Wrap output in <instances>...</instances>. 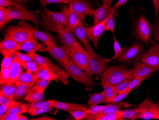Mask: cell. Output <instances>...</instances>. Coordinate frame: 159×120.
Instances as JSON below:
<instances>
[{"instance_id":"cell-5","label":"cell","mask_w":159,"mask_h":120,"mask_svg":"<svg viewBox=\"0 0 159 120\" xmlns=\"http://www.w3.org/2000/svg\"><path fill=\"white\" fill-rule=\"evenodd\" d=\"M90 55L88 66L84 71L90 76L103 73L108 68V64L112 60L111 59L101 57L95 52Z\"/></svg>"},{"instance_id":"cell-44","label":"cell","mask_w":159,"mask_h":120,"mask_svg":"<svg viewBox=\"0 0 159 120\" xmlns=\"http://www.w3.org/2000/svg\"><path fill=\"white\" fill-rule=\"evenodd\" d=\"M71 116H73L76 120H80L82 119L88 120L91 114L86 113L83 110H77L70 113Z\"/></svg>"},{"instance_id":"cell-14","label":"cell","mask_w":159,"mask_h":120,"mask_svg":"<svg viewBox=\"0 0 159 120\" xmlns=\"http://www.w3.org/2000/svg\"><path fill=\"white\" fill-rule=\"evenodd\" d=\"M158 70L157 68L147 65L142 62H136L133 69V74L131 77L133 79L139 78L146 79L151 74L158 71Z\"/></svg>"},{"instance_id":"cell-16","label":"cell","mask_w":159,"mask_h":120,"mask_svg":"<svg viewBox=\"0 0 159 120\" xmlns=\"http://www.w3.org/2000/svg\"><path fill=\"white\" fill-rule=\"evenodd\" d=\"M57 34L58 35L61 43L63 46L68 47L69 49L82 46L76 39L73 33L66 27Z\"/></svg>"},{"instance_id":"cell-4","label":"cell","mask_w":159,"mask_h":120,"mask_svg":"<svg viewBox=\"0 0 159 120\" xmlns=\"http://www.w3.org/2000/svg\"><path fill=\"white\" fill-rule=\"evenodd\" d=\"M61 66L67 71L70 76L77 82L87 86H93L95 84L92 76H89L84 70L78 67L73 60L68 64Z\"/></svg>"},{"instance_id":"cell-23","label":"cell","mask_w":159,"mask_h":120,"mask_svg":"<svg viewBox=\"0 0 159 120\" xmlns=\"http://www.w3.org/2000/svg\"><path fill=\"white\" fill-rule=\"evenodd\" d=\"M18 43L8 34H6L4 39L0 43V52L3 54L7 52L16 50Z\"/></svg>"},{"instance_id":"cell-38","label":"cell","mask_w":159,"mask_h":120,"mask_svg":"<svg viewBox=\"0 0 159 120\" xmlns=\"http://www.w3.org/2000/svg\"><path fill=\"white\" fill-rule=\"evenodd\" d=\"M113 49H114V55L112 58L111 60H116L119 58L124 52L126 47H121L119 43L116 38L115 35L114 36V42H113Z\"/></svg>"},{"instance_id":"cell-45","label":"cell","mask_w":159,"mask_h":120,"mask_svg":"<svg viewBox=\"0 0 159 120\" xmlns=\"http://www.w3.org/2000/svg\"><path fill=\"white\" fill-rule=\"evenodd\" d=\"M1 120H27L25 115L22 114H4L0 117Z\"/></svg>"},{"instance_id":"cell-50","label":"cell","mask_w":159,"mask_h":120,"mask_svg":"<svg viewBox=\"0 0 159 120\" xmlns=\"http://www.w3.org/2000/svg\"><path fill=\"white\" fill-rule=\"evenodd\" d=\"M18 103H20L19 102L14 101V98L0 94V104H9L12 106Z\"/></svg>"},{"instance_id":"cell-32","label":"cell","mask_w":159,"mask_h":120,"mask_svg":"<svg viewBox=\"0 0 159 120\" xmlns=\"http://www.w3.org/2000/svg\"><path fill=\"white\" fill-rule=\"evenodd\" d=\"M100 84L104 89V93L107 100V103H110L112 98L115 97L118 94L115 89V87L108 83L101 82Z\"/></svg>"},{"instance_id":"cell-35","label":"cell","mask_w":159,"mask_h":120,"mask_svg":"<svg viewBox=\"0 0 159 120\" xmlns=\"http://www.w3.org/2000/svg\"><path fill=\"white\" fill-rule=\"evenodd\" d=\"M43 67L34 60L29 62L23 61V67L27 70V71L35 75L37 74Z\"/></svg>"},{"instance_id":"cell-61","label":"cell","mask_w":159,"mask_h":120,"mask_svg":"<svg viewBox=\"0 0 159 120\" xmlns=\"http://www.w3.org/2000/svg\"><path fill=\"white\" fill-rule=\"evenodd\" d=\"M103 3H106L108 5L111 6V3H112V0H102Z\"/></svg>"},{"instance_id":"cell-26","label":"cell","mask_w":159,"mask_h":120,"mask_svg":"<svg viewBox=\"0 0 159 120\" xmlns=\"http://www.w3.org/2000/svg\"><path fill=\"white\" fill-rule=\"evenodd\" d=\"M16 83L17 86V90L14 99L17 100H20L26 95L35 84L24 83L18 81H17Z\"/></svg>"},{"instance_id":"cell-19","label":"cell","mask_w":159,"mask_h":120,"mask_svg":"<svg viewBox=\"0 0 159 120\" xmlns=\"http://www.w3.org/2000/svg\"><path fill=\"white\" fill-rule=\"evenodd\" d=\"M62 9L64 10L66 13L67 23L66 27L73 33L76 27L83 24V21L75 12L70 9V6H63Z\"/></svg>"},{"instance_id":"cell-12","label":"cell","mask_w":159,"mask_h":120,"mask_svg":"<svg viewBox=\"0 0 159 120\" xmlns=\"http://www.w3.org/2000/svg\"><path fill=\"white\" fill-rule=\"evenodd\" d=\"M19 26L25 27L33 33L34 36L45 44L46 46L53 44H56V39L51 34L44 31H39L34 27L28 24L25 21L20 20L18 23Z\"/></svg>"},{"instance_id":"cell-1","label":"cell","mask_w":159,"mask_h":120,"mask_svg":"<svg viewBox=\"0 0 159 120\" xmlns=\"http://www.w3.org/2000/svg\"><path fill=\"white\" fill-rule=\"evenodd\" d=\"M42 17L43 25L48 31L58 33L66 27L67 23L66 13L63 9L60 12H55L45 8Z\"/></svg>"},{"instance_id":"cell-37","label":"cell","mask_w":159,"mask_h":120,"mask_svg":"<svg viewBox=\"0 0 159 120\" xmlns=\"http://www.w3.org/2000/svg\"><path fill=\"white\" fill-rule=\"evenodd\" d=\"M55 101L54 100H48L45 101H40V102L32 103L29 104V108H54V103Z\"/></svg>"},{"instance_id":"cell-27","label":"cell","mask_w":159,"mask_h":120,"mask_svg":"<svg viewBox=\"0 0 159 120\" xmlns=\"http://www.w3.org/2000/svg\"><path fill=\"white\" fill-rule=\"evenodd\" d=\"M43 93L34 85L26 95L25 100L31 103L43 101L44 100Z\"/></svg>"},{"instance_id":"cell-46","label":"cell","mask_w":159,"mask_h":120,"mask_svg":"<svg viewBox=\"0 0 159 120\" xmlns=\"http://www.w3.org/2000/svg\"><path fill=\"white\" fill-rule=\"evenodd\" d=\"M51 81L52 80H48V79H39L37 82L35 84L34 86L40 91L44 93L47 87L51 82Z\"/></svg>"},{"instance_id":"cell-54","label":"cell","mask_w":159,"mask_h":120,"mask_svg":"<svg viewBox=\"0 0 159 120\" xmlns=\"http://www.w3.org/2000/svg\"><path fill=\"white\" fill-rule=\"evenodd\" d=\"M155 26L153 27V33L154 34V39L159 43V17L156 20Z\"/></svg>"},{"instance_id":"cell-28","label":"cell","mask_w":159,"mask_h":120,"mask_svg":"<svg viewBox=\"0 0 159 120\" xmlns=\"http://www.w3.org/2000/svg\"><path fill=\"white\" fill-rule=\"evenodd\" d=\"M16 90L17 86L16 83L8 82L1 85L0 94H2L6 96L14 99Z\"/></svg>"},{"instance_id":"cell-62","label":"cell","mask_w":159,"mask_h":120,"mask_svg":"<svg viewBox=\"0 0 159 120\" xmlns=\"http://www.w3.org/2000/svg\"><path fill=\"white\" fill-rule=\"evenodd\" d=\"M158 120H159V113L158 114Z\"/></svg>"},{"instance_id":"cell-41","label":"cell","mask_w":159,"mask_h":120,"mask_svg":"<svg viewBox=\"0 0 159 120\" xmlns=\"http://www.w3.org/2000/svg\"><path fill=\"white\" fill-rule=\"evenodd\" d=\"M116 10L113 11L109 17L108 18L106 26H105L104 32L106 31H111L113 34L115 33V17H114V13Z\"/></svg>"},{"instance_id":"cell-21","label":"cell","mask_w":159,"mask_h":120,"mask_svg":"<svg viewBox=\"0 0 159 120\" xmlns=\"http://www.w3.org/2000/svg\"><path fill=\"white\" fill-rule=\"evenodd\" d=\"M108 104L106 105V107L103 109V111L98 113L96 114H108L117 113L119 111L121 110L123 108H129L133 107L134 105L129 104L128 103L126 102H112L108 103Z\"/></svg>"},{"instance_id":"cell-47","label":"cell","mask_w":159,"mask_h":120,"mask_svg":"<svg viewBox=\"0 0 159 120\" xmlns=\"http://www.w3.org/2000/svg\"><path fill=\"white\" fill-rule=\"evenodd\" d=\"M53 107L47 108H29L27 113L32 116H36L39 114H43V113L51 112L53 110Z\"/></svg>"},{"instance_id":"cell-48","label":"cell","mask_w":159,"mask_h":120,"mask_svg":"<svg viewBox=\"0 0 159 120\" xmlns=\"http://www.w3.org/2000/svg\"><path fill=\"white\" fill-rule=\"evenodd\" d=\"M145 79H144L139 78H135L133 79L129 82L126 92L129 93H131V91L134 89L138 88L140 85L141 83Z\"/></svg>"},{"instance_id":"cell-59","label":"cell","mask_w":159,"mask_h":120,"mask_svg":"<svg viewBox=\"0 0 159 120\" xmlns=\"http://www.w3.org/2000/svg\"><path fill=\"white\" fill-rule=\"evenodd\" d=\"M32 120H56V119H53V118H51L50 117H47V116H43L40 118H35V119H32Z\"/></svg>"},{"instance_id":"cell-9","label":"cell","mask_w":159,"mask_h":120,"mask_svg":"<svg viewBox=\"0 0 159 120\" xmlns=\"http://www.w3.org/2000/svg\"><path fill=\"white\" fill-rule=\"evenodd\" d=\"M6 33L18 44L22 43L34 36L33 33L28 28L19 25L9 27L6 30Z\"/></svg>"},{"instance_id":"cell-18","label":"cell","mask_w":159,"mask_h":120,"mask_svg":"<svg viewBox=\"0 0 159 120\" xmlns=\"http://www.w3.org/2000/svg\"><path fill=\"white\" fill-rule=\"evenodd\" d=\"M43 46L38 43L37 38L34 36L29 40L22 43L18 44L16 50H22L28 53H36L43 49Z\"/></svg>"},{"instance_id":"cell-49","label":"cell","mask_w":159,"mask_h":120,"mask_svg":"<svg viewBox=\"0 0 159 120\" xmlns=\"http://www.w3.org/2000/svg\"><path fill=\"white\" fill-rule=\"evenodd\" d=\"M106 105H94L90 106L89 108H87L86 110H85L86 113L92 114V115H95L97 114L98 113H100L102 111H103V109L106 107Z\"/></svg>"},{"instance_id":"cell-63","label":"cell","mask_w":159,"mask_h":120,"mask_svg":"<svg viewBox=\"0 0 159 120\" xmlns=\"http://www.w3.org/2000/svg\"></svg>"},{"instance_id":"cell-29","label":"cell","mask_w":159,"mask_h":120,"mask_svg":"<svg viewBox=\"0 0 159 120\" xmlns=\"http://www.w3.org/2000/svg\"><path fill=\"white\" fill-rule=\"evenodd\" d=\"M18 50L7 52L2 54L3 58L1 63V68H9L15 60L18 58Z\"/></svg>"},{"instance_id":"cell-51","label":"cell","mask_w":159,"mask_h":120,"mask_svg":"<svg viewBox=\"0 0 159 120\" xmlns=\"http://www.w3.org/2000/svg\"><path fill=\"white\" fill-rule=\"evenodd\" d=\"M73 1V0H40V2L42 6H44L51 3H62L70 4Z\"/></svg>"},{"instance_id":"cell-3","label":"cell","mask_w":159,"mask_h":120,"mask_svg":"<svg viewBox=\"0 0 159 120\" xmlns=\"http://www.w3.org/2000/svg\"><path fill=\"white\" fill-rule=\"evenodd\" d=\"M6 9L11 20L29 21L34 23L37 28L39 27L42 24L40 19V12L38 10L30 11L23 5L20 7L11 6Z\"/></svg>"},{"instance_id":"cell-15","label":"cell","mask_w":159,"mask_h":120,"mask_svg":"<svg viewBox=\"0 0 159 120\" xmlns=\"http://www.w3.org/2000/svg\"><path fill=\"white\" fill-rule=\"evenodd\" d=\"M109 16L103 22L90 27H86L87 34L88 38L93 42L95 48H97L98 41L104 32L105 26Z\"/></svg>"},{"instance_id":"cell-57","label":"cell","mask_w":159,"mask_h":120,"mask_svg":"<svg viewBox=\"0 0 159 120\" xmlns=\"http://www.w3.org/2000/svg\"><path fill=\"white\" fill-rule=\"evenodd\" d=\"M11 106L9 104H0V117L5 114L7 110Z\"/></svg>"},{"instance_id":"cell-6","label":"cell","mask_w":159,"mask_h":120,"mask_svg":"<svg viewBox=\"0 0 159 120\" xmlns=\"http://www.w3.org/2000/svg\"><path fill=\"white\" fill-rule=\"evenodd\" d=\"M43 50L49 53L61 65L68 64L72 60L70 50L65 46H58L56 44H53L45 47Z\"/></svg>"},{"instance_id":"cell-7","label":"cell","mask_w":159,"mask_h":120,"mask_svg":"<svg viewBox=\"0 0 159 120\" xmlns=\"http://www.w3.org/2000/svg\"><path fill=\"white\" fill-rule=\"evenodd\" d=\"M143 54V46L142 44L137 42L127 49L117 59V61L129 62L140 60Z\"/></svg>"},{"instance_id":"cell-22","label":"cell","mask_w":159,"mask_h":120,"mask_svg":"<svg viewBox=\"0 0 159 120\" xmlns=\"http://www.w3.org/2000/svg\"><path fill=\"white\" fill-rule=\"evenodd\" d=\"M54 108L70 113L71 112H74V111H77V110L85 111L88 107L86 105L71 103H63V102L55 101Z\"/></svg>"},{"instance_id":"cell-53","label":"cell","mask_w":159,"mask_h":120,"mask_svg":"<svg viewBox=\"0 0 159 120\" xmlns=\"http://www.w3.org/2000/svg\"><path fill=\"white\" fill-rule=\"evenodd\" d=\"M129 94V93H128V92H125V93H121V94H117V95L115 97L112 98L110 103L120 102L126 98Z\"/></svg>"},{"instance_id":"cell-17","label":"cell","mask_w":159,"mask_h":120,"mask_svg":"<svg viewBox=\"0 0 159 120\" xmlns=\"http://www.w3.org/2000/svg\"><path fill=\"white\" fill-rule=\"evenodd\" d=\"M115 10L117 9H114L113 7L103 3L100 7L94 11L93 26L103 22Z\"/></svg>"},{"instance_id":"cell-20","label":"cell","mask_w":159,"mask_h":120,"mask_svg":"<svg viewBox=\"0 0 159 120\" xmlns=\"http://www.w3.org/2000/svg\"><path fill=\"white\" fill-rule=\"evenodd\" d=\"M73 33L75 35L76 37L79 39L80 41L82 42L85 47L86 50L89 54L94 52L93 48L88 44L87 40V34L86 32V27L83 24L80 25L75 28Z\"/></svg>"},{"instance_id":"cell-40","label":"cell","mask_w":159,"mask_h":120,"mask_svg":"<svg viewBox=\"0 0 159 120\" xmlns=\"http://www.w3.org/2000/svg\"><path fill=\"white\" fill-rule=\"evenodd\" d=\"M29 56H31L33 59V60L37 63L39 65L44 67V66H48L47 64V60L48 58L44 56H41L36 53H28L26 54Z\"/></svg>"},{"instance_id":"cell-13","label":"cell","mask_w":159,"mask_h":120,"mask_svg":"<svg viewBox=\"0 0 159 120\" xmlns=\"http://www.w3.org/2000/svg\"><path fill=\"white\" fill-rule=\"evenodd\" d=\"M141 62L159 70V45L154 43L143 54Z\"/></svg>"},{"instance_id":"cell-58","label":"cell","mask_w":159,"mask_h":120,"mask_svg":"<svg viewBox=\"0 0 159 120\" xmlns=\"http://www.w3.org/2000/svg\"><path fill=\"white\" fill-rule=\"evenodd\" d=\"M129 1V0H118L116 3H115L114 6H113V8L114 9H117L119 7L122 5H125Z\"/></svg>"},{"instance_id":"cell-43","label":"cell","mask_w":159,"mask_h":120,"mask_svg":"<svg viewBox=\"0 0 159 120\" xmlns=\"http://www.w3.org/2000/svg\"><path fill=\"white\" fill-rule=\"evenodd\" d=\"M133 79V78H132V77H131L129 78L122 81L120 83H119L116 85L114 86L115 89L116 90L118 94L126 92L129 82Z\"/></svg>"},{"instance_id":"cell-11","label":"cell","mask_w":159,"mask_h":120,"mask_svg":"<svg viewBox=\"0 0 159 120\" xmlns=\"http://www.w3.org/2000/svg\"><path fill=\"white\" fill-rule=\"evenodd\" d=\"M69 6L70 9L76 13L82 21L87 16L93 17L94 10L89 3L83 0H73Z\"/></svg>"},{"instance_id":"cell-34","label":"cell","mask_w":159,"mask_h":120,"mask_svg":"<svg viewBox=\"0 0 159 120\" xmlns=\"http://www.w3.org/2000/svg\"><path fill=\"white\" fill-rule=\"evenodd\" d=\"M38 79L37 75L27 71L21 72L17 81L26 83H36Z\"/></svg>"},{"instance_id":"cell-10","label":"cell","mask_w":159,"mask_h":120,"mask_svg":"<svg viewBox=\"0 0 159 120\" xmlns=\"http://www.w3.org/2000/svg\"><path fill=\"white\" fill-rule=\"evenodd\" d=\"M70 55L75 64L84 70L88 66L90 55L88 51L83 46L70 48Z\"/></svg>"},{"instance_id":"cell-30","label":"cell","mask_w":159,"mask_h":120,"mask_svg":"<svg viewBox=\"0 0 159 120\" xmlns=\"http://www.w3.org/2000/svg\"><path fill=\"white\" fill-rule=\"evenodd\" d=\"M141 108L140 107L135 108L134 109H126V110H121L119 111L121 118L125 119H131V120H136L137 117L141 112Z\"/></svg>"},{"instance_id":"cell-25","label":"cell","mask_w":159,"mask_h":120,"mask_svg":"<svg viewBox=\"0 0 159 120\" xmlns=\"http://www.w3.org/2000/svg\"><path fill=\"white\" fill-rule=\"evenodd\" d=\"M21 67H23V61L19 58L15 60L12 63L9 67L10 79L9 82L16 83L21 73L20 70Z\"/></svg>"},{"instance_id":"cell-31","label":"cell","mask_w":159,"mask_h":120,"mask_svg":"<svg viewBox=\"0 0 159 120\" xmlns=\"http://www.w3.org/2000/svg\"><path fill=\"white\" fill-rule=\"evenodd\" d=\"M107 100L104 91L101 93H94L91 95L89 98L88 105L89 106L97 105L102 103H107Z\"/></svg>"},{"instance_id":"cell-39","label":"cell","mask_w":159,"mask_h":120,"mask_svg":"<svg viewBox=\"0 0 159 120\" xmlns=\"http://www.w3.org/2000/svg\"><path fill=\"white\" fill-rule=\"evenodd\" d=\"M11 20L8 15L6 8L0 6V28L1 29Z\"/></svg>"},{"instance_id":"cell-36","label":"cell","mask_w":159,"mask_h":120,"mask_svg":"<svg viewBox=\"0 0 159 120\" xmlns=\"http://www.w3.org/2000/svg\"><path fill=\"white\" fill-rule=\"evenodd\" d=\"M92 120H123L119 113L108 114H95L93 115Z\"/></svg>"},{"instance_id":"cell-56","label":"cell","mask_w":159,"mask_h":120,"mask_svg":"<svg viewBox=\"0 0 159 120\" xmlns=\"http://www.w3.org/2000/svg\"><path fill=\"white\" fill-rule=\"evenodd\" d=\"M155 9V19H158L159 16V0H152Z\"/></svg>"},{"instance_id":"cell-52","label":"cell","mask_w":159,"mask_h":120,"mask_svg":"<svg viewBox=\"0 0 159 120\" xmlns=\"http://www.w3.org/2000/svg\"><path fill=\"white\" fill-rule=\"evenodd\" d=\"M11 6H16L17 7H20L21 4H17L11 2V0H0V6L5 7Z\"/></svg>"},{"instance_id":"cell-60","label":"cell","mask_w":159,"mask_h":120,"mask_svg":"<svg viewBox=\"0 0 159 120\" xmlns=\"http://www.w3.org/2000/svg\"><path fill=\"white\" fill-rule=\"evenodd\" d=\"M11 1L12 2H14V3L20 4H24V3H25L28 0H11Z\"/></svg>"},{"instance_id":"cell-2","label":"cell","mask_w":159,"mask_h":120,"mask_svg":"<svg viewBox=\"0 0 159 120\" xmlns=\"http://www.w3.org/2000/svg\"><path fill=\"white\" fill-rule=\"evenodd\" d=\"M133 70L126 66H111L107 68L102 73L101 82L115 86L132 77Z\"/></svg>"},{"instance_id":"cell-42","label":"cell","mask_w":159,"mask_h":120,"mask_svg":"<svg viewBox=\"0 0 159 120\" xmlns=\"http://www.w3.org/2000/svg\"><path fill=\"white\" fill-rule=\"evenodd\" d=\"M0 73L1 85L8 83L10 79L9 68H1Z\"/></svg>"},{"instance_id":"cell-8","label":"cell","mask_w":159,"mask_h":120,"mask_svg":"<svg viewBox=\"0 0 159 120\" xmlns=\"http://www.w3.org/2000/svg\"><path fill=\"white\" fill-rule=\"evenodd\" d=\"M153 33V26L149 23L145 17L141 16L138 20L136 36L144 43L148 44Z\"/></svg>"},{"instance_id":"cell-33","label":"cell","mask_w":159,"mask_h":120,"mask_svg":"<svg viewBox=\"0 0 159 120\" xmlns=\"http://www.w3.org/2000/svg\"><path fill=\"white\" fill-rule=\"evenodd\" d=\"M29 109L28 104H17L11 106L6 112V114H22L23 113H27Z\"/></svg>"},{"instance_id":"cell-24","label":"cell","mask_w":159,"mask_h":120,"mask_svg":"<svg viewBox=\"0 0 159 120\" xmlns=\"http://www.w3.org/2000/svg\"><path fill=\"white\" fill-rule=\"evenodd\" d=\"M36 75L38 76V78L41 79L54 80L57 82L60 80L59 75L48 66L43 67Z\"/></svg>"},{"instance_id":"cell-55","label":"cell","mask_w":159,"mask_h":120,"mask_svg":"<svg viewBox=\"0 0 159 120\" xmlns=\"http://www.w3.org/2000/svg\"><path fill=\"white\" fill-rule=\"evenodd\" d=\"M17 55L19 59H20L23 61L29 62L33 60V59L31 58V56H29L27 55H26V54H24L21 53L19 51H17Z\"/></svg>"}]
</instances>
